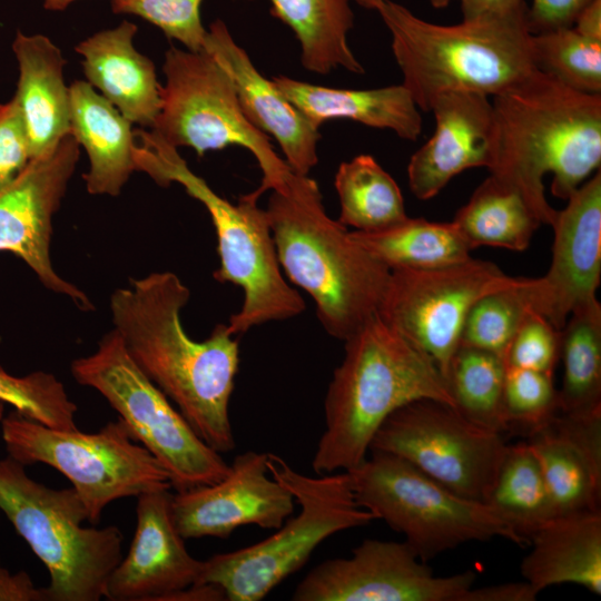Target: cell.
I'll list each match as a JSON object with an SVG mask.
<instances>
[{"label":"cell","mask_w":601,"mask_h":601,"mask_svg":"<svg viewBox=\"0 0 601 601\" xmlns=\"http://www.w3.org/2000/svg\"><path fill=\"white\" fill-rule=\"evenodd\" d=\"M189 288L171 272L131 279L110 296L114 329L139 370L176 405L196 434L220 454L235 447L229 402L239 343L227 324L204 341L185 331Z\"/></svg>","instance_id":"cell-1"},{"label":"cell","mask_w":601,"mask_h":601,"mask_svg":"<svg viewBox=\"0 0 601 601\" xmlns=\"http://www.w3.org/2000/svg\"><path fill=\"white\" fill-rule=\"evenodd\" d=\"M496 155L490 175L514 188L541 224L556 215L552 194L566 200L601 164V95L574 90L535 70L493 96Z\"/></svg>","instance_id":"cell-2"},{"label":"cell","mask_w":601,"mask_h":601,"mask_svg":"<svg viewBox=\"0 0 601 601\" xmlns=\"http://www.w3.org/2000/svg\"><path fill=\"white\" fill-rule=\"evenodd\" d=\"M265 210L280 268L311 295L326 333L344 342L377 315L391 269L326 214L309 175L293 173Z\"/></svg>","instance_id":"cell-3"},{"label":"cell","mask_w":601,"mask_h":601,"mask_svg":"<svg viewBox=\"0 0 601 601\" xmlns=\"http://www.w3.org/2000/svg\"><path fill=\"white\" fill-rule=\"evenodd\" d=\"M344 343V357L326 391L325 428L312 461L318 475L357 466L380 426L403 405L432 398L454 407L435 362L378 315Z\"/></svg>","instance_id":"cell-4"},{"label":"cell","mask_w":601,"mask_h":601,"mask_svg":"<svg viewBox=\"0 0 601 601\" xmlns=\"http://www.w3.org/2000/svg\"><path fill=\"white\" fill-rule=\"evenodd\" d=\"M392 38L402 85L422 111L454 90L495 96L535 71L528 4L442 26L383 0L377 9Z\"/></svg>","instance_id":"cell-5"},{"label":"cell","mask_w":601,"mask_h":601,"mask_svg":"<svg viewBox=\"0 0 601 601\" xmlns=\"http://www.w3.org/2000/svg\"><path fill=\"white\" fill-rule=\"evenodd\" d=\"M140 145L134 149L136 170L146 173L160 186L177 183L207 209L217 236L219 267L214 278L230 283L244 292L238 312L229 317L230 334L240 335L252 327L293 318L305 311L300 294L284 278L266 210L253 194L233 204L215 193L194 174L177 148L154 131L138 129Z\"/></svg>","instance_id":"cell-6"},{"label":"cell","mask_w":601,"mask_h":601,"mask_svg":"<svg viewBox=\"0 0 601 601\" xmlns=\"http://www.w3.org/2000/svg\"><path fill=\"white\" fill-rule=\"evenodd\" d=\"M0 510L46 565L48 601L105 598L122 559L124 535L116 525L82 526L88 513L73 487H48L8 456L0 460Z\"/></svg>","instance_id":"cell-7"},{"label":"cell","mask_w":601,"mask_h":601,"mask_svg":"<svg viewBox=\"0 0 601 601\" xmlns=\"http://www.w3.org/2000/svg\"><path fill=\"white\" fill-rule=\"evenodd\" d=\"M267 464L272 476L293 494L300 511L265 540L203 561L197 583L218 585L228 601L264 599L298 571L324 540L375 520L355 502L347 472L308 476L273 453H268Z\"/></svg>","instance_id":"cell-8"},{"label":"cell","mask_w":601,"mask_h":601,"mask_svg":"<svg viewBox=\"0 0 601 601\" xmlns=\"http://www.w3.org/2000/svg\"><path fill=\"white\" fill-rule=\"evenodd\" d=\"M368 453L346 471L355 502L402 533L422 561L469 541L495 536L524 545L486 503L454 493L397 455Z\"/></svg>","instance_id":"cell-9"},{"label":"cell","mask_w":601,"mask_h":601,"mask_svg":"<svg viewBox=\"0 0 601 601\" xmlns=\"http://www.w3.org/2000/svg\"><path fill=\"white\" fill-rule=\"evenodd\" d=\"M1 432L8 456L24 466L47 464L71 482L93 525L116 500L171 487L165 469L119 417L83 433L52 428L12 411L2 417Z\"/></svg>","instance_id":"cell-10"},{"label":"cell","mask_w":601,"mask_h":601,"mask_svg":"<svg viewBox=\"0 0 601 601\" xmlns=\"http://www.w3.org/2000/svg\"><path fill=\"white\" fill-rule=\"evenodd\" d=\"M71 374L106 398L132 439L165 469L176 492L213 484L228 473L221 454L196 434L139 370L115 329L102 336L92 354L71 363Z\"/></svg>","instance_id":"cell-11"},{"label":"cell","mask_w":601,"mask_h":601,"mask_svg":"<svg viewBox=\"0 0 601 601\" xmlns=\"http://www.w3.org/2000/svg\"><path fill=\"white\" fill-rule=\"evenodd\" d=\"M162 71L166 83L151 131L175 148L194 149L198 157L228 146L247 149L263 174L259 187L252 191L258 198L286 187L292 169L268 136L246 118L229 73L210 52L171 47Z\"/></svg>","instance_id":"cell-12"},{"label":"cell","mask_w":601,"mask_h":601,"mask_svg":"<svg viewBox=\"0 0 601 601\" xmlns=\"http://www.w3.org/2000/svg\"><path fill=\"white\" fill-rule=\"evenodd\" d=\"M508 444L452 405L420 398L394 411L374 435L370 451L397 455L454 493L484 502Z\"/></svg>","instance_id":"cell-13"},{"label":"cell","mask_w":601,"mask_h":601,"mask_svg":"<svg viewBox=\"0 0 601 601\" xmlns=\"http://www.w3.org/2000/svg\"><path fill=\"white\" fill-rule=\"evenodd\" d=\"M520 278L472 257L442 268L391 269L377 315L427 354L445 377L473 304Z\"/></svg>","instance_id":"cell-14"},{"label":"cell","mask_w":601,"mask_h":601,"mask_svg":"<svg viewBox=\"0 0 601 601\" xmlns=\"http://www.w3.org/2000/svg\"><path fill=\"white\" fill-rule=\"evenodd\" d=\"M472 571L436 577L405 541L366 539L351 556L323 561L297 584L294 601H463Z\"/></svg>","instance_id":"cell-15"},{"label":"cell","mask_w":601,"mask_h":601,"mask_svg":"<svg viewBox=\"0 0 601 601\" xmlns=\"http://www.w3.org/2000/svg\"><path fill=\"white\" fill-rule=\"evenodd\" d=\"M79 156L80 146L69 134L53 151L32 158L0 190V250L21 258L47 289L68 296L78 307L89 311L93 305L86 293L60 277L50 257L52 218Z\"/></svg>","instance_id":"cell-16"},{"label":"cell","mask_w":601,"mask_h":601,"mask_svg":"<svg viewBox=\"0 0 601 601\" xmlns=\"http://www.w3.org/2000/svg\"><path fill=\"white\" fill-rule=\"evenodd\" d=\"M556 210L551 265L526 278L531 309L562 329L577 308L598 302L601 278V174L598 170Z\"/></svg>","instance_id":"cell-17"},{"label":"cell","mask_w":601,"mask_h":601,"mask_svg":"<svg viewBox=\"0 0 601 601\" xmlns=\"http://www.w3.org/2000/svg\"><path fill=\"white\" fill-rule=\"evenodd\" d=\"M268 453L237 455L219 481L176 492L171 499L175 525L184 539L227 538L237 528H279L295 510L293 494L268 469Z\"/></svg>","instance_id":"cell-18"},{"label":"cell","mask_w":601,"mask_h":601,"mask_svg":"<svg viewBox=\"0 0 601 601\" xmlns=\"http://www.w3.org/2000/svg\"><path fill=\"white\" fill-rule=\"evenodd\" d=\"M135 535L110 574L105 598L111 601H160L196 584L203 560L186 549L171 513L173 494L157 490L137 496Z\"/></svg>","instance_id":"cell-19"},{"label":"cell","mask_w":601,"mask_h":601,"mask_svg":"<svg viewBox=\"0 0 601 601\" xmlns=\"http://www.w3.org/2000/svg\"><path fill=\"white\" fill-rule=\"evenodd\" d=\"M430 111L435 129L407 165L412 194L427 200L469 168L492 167L497 146V128L489 96L454 90L437 96Z\"/></svg>","instance_id":"cell-20"},{"label":"cell","mask_w":601,"mask_h":601,"mask_svg":"<svg viewBox=\"0 0 601 601\" xmlns=\"http://www.w3.org/2000/svg\"><path fill=\"white\" fill-rule=\"evenodd\" d=\"M203 49L229 73L249 122L277 141L294 174L308 176L318 161L319 129L283 95L272 78L257 70L221 20L209 26Z\"/></svg>","instance_id":"cell-21"},{"label":"cell","mask_w":601,"mask_h":601,"mask_svg":"<svg viewBox=\"0 0 601 601\" xmlns=\"http://www.w3.org/2000/svg\"><path fill=\"white\" fill-rule=\"evenodd\" d=\"M556 515L600 510L601 413L558 412L528 434Z\"/></svg>","instance_id":"cell-22"},{"label":"cell","mask_w":601,"mask_h":601,"mask_svg":"<svg viewBox=\"0 0 601 601\" xmlns=\"http://www.w3.org/2000/svg\"><path fill=\"white\" fill-rule=\"evenodd\" d=\"M138 28L127 20L78 43L89 82L131 124L152 128L161 107L162 86L152 61L134 47Z\"/></svg>","instance_id":"cell-23"},{"label":"cell","mask_w":601,"mask_h":601,"mask_svg":"<svg viewBox=\"0 0 601 601\" xmlns=\"http://www.w3.org/2000/svg\"><path fill=\"white\" fill-rule=\"evenodd\" d=\"M12 51L19 68L13 97L26 124L32 159L53 151L70 134V90L63 80L67 61L43 35L18 31Z\"/></svg>","instance_id":"cell-24"},{"label":"cell","mask_w":601,"mask_h":601,"mask_svg":"<svg viewBox=\"0 0 601 601\" xmlns=\"http://www.w3.org/2000/svg\"><path fill=\"white\" fill-rule=\"evenodd\" d=\"M521 574L539 593L573 583L601 595V510L555 515L529 539Z\"/></svg>","instance_id":"cell-25"},{"label":"cell","mask_w":601,"mask_h":601,"mask_svg":"<svg viewBox=\"0 0 601 601\" xmlns=\"http://www.w3.org/2000/svg\"><path fill=\"white\" fill-rule=\"evenodd\" d=\"M272 80L318 129L326 121L347 119L392 130L411 141L422 132L421 110L402 83L357 90L324 87L283 75Z\"/></svg>","instance_id":"cell-26"},{"label":"cell","mask_w":601,"mask_h":601,"mask_svg":"<svg viewBox=\"0 0 601 601\" xmlns=\"http://www.w3.org/2000/svg\"><path fill=\"white\" fill-rule=\"evenodd\" d=\"M70 90V135L88 155L83 175L91 195L118 196L136 170L132 124L93 87L77 80Z\"/></svg>","instance_id":"cell-27"},{"label":"cell","mask_w":601,"mask_h":601,"mask_svg":"<svg viewBox=\"0 0 601 601\" xmlns=\"http://www.w3.org/2000/svg\"><path fill=\"white\" fill-rule=\"evenodd\" d=\"M270 14L287 24L300 45V62L312 72L326 75L343 68L362 75L364 67L347 42L354 26L348 0H268Z\"/></svg>","instance_id":"cell-28"},{"label":"cell","mask_w":601,"mask_h":601,"mask_svg":"<svg viewBox=\"0 0 601 601\" xmlns=\"http://www.w3.org/2000/svg\"><path fill=\"white\" fill-rule=\"evenodd\" d=\"M453 225L471 250L480 246L525 250L541 221L522 195L489 176L455 214Z\"/></svg>","instance_id":"cell-29"},{"label":"cell","mask_w":601,"mask_h":601,"mask_svg":"<svg viewBox=\"0 0 601 601\" xmlns=\"http://www.w3.org/2000/svg\"><path fill=\"white\" fill-rule=\"evenodd\" d=\"M352 237L390 269H434L470 259L471 248L452 221L410 218L376 231H351Z\"/></svg>","instance_id":"cell-30"},{"label":"cell","mask_w":601,"mask_h":601,"mask_svg":"<svg viewBox=\"0 0 601 601\" xmlns=\"http://www.w3.org/2000/svg\"><path fill=\"white\" fill-rule=\"evenodd\" d=\"M484 503L528 545L530 536L556 515L540 463L528 442L506 446Z\"/></svg>","instance_id":"cell-31"},{"label":"cell","mask_w":601,"mask_h":601,"mask_svg":"<svg viewBox=\"0 0 601 601\" xmlns=\"http://www.w3.org/2000/svg\"><path fill=\"white\" fill-rule=\"evenodd\" d=\"M562 386L559 412L570 415L601 413V304L573 311L561 329Z\"/></svg>","instance_id":"cell-32"},{"label":"cell","mask_w":601,"mask_h":601,"mask_svg":"<svg viewBox=\"0 0 601 601\" xmlns=\"http://www.w3.org/2000/svg\"><path fill=\"white\" fill-rule=\"evenodd\" d=\"M339 221L357 231H376L405 220L402 191L394 178L371 155L339 165L335 175Z\"/></svg>","instance_id":"cell-33"},{"label":"cell","mask_w":601,"mask_h":601,"mask_svg":"<svg viewBox=\"0 0 601 601\" xmlns=\"http://www.w3.org/2000/svg\"><path fill=\"white\" fill-rule=\"evenodd\" d=\"M505 370L496 354L460 344L445 376L457 412L501 434L509 431L502 403Z\"/></svg>","instance_id":"cell-34"},{"label":"cell","mask_w":601,"mask_h":601,"mask_svg":"<svg viewBox=\"0 0 601 601\" xmlns=\"http://www.w3.org/2000/svg\"><path fill=\"white\" fill-rule=\"evenodd\" d=\"M538 70L582 92L601 95V40L574 27L533 33Z\"/></svg>","instance_id":"cell-35"},{"label":"cell","mask_w":601,"mask_h":601,"mask_svg":"<svg viewBox=\"0 0 601 601\" xmlns=\"http://www.w3.org/2000/svg\"><path fill=\"white\" fill-rule=\"evenodd\" d=\"M521 277L513 286L483 295L471 307L461 335L463 345L504 355L519 326L533 312Z\"/></svg>","instance_id":"cell-36"},{"label":"cell","mask_w":601,"mask_h":601,"mask_svg":"<svg viewBox=\"0 0 601 601\" xmlns=\"http://www.w3.org/2000/svg\"><path fill=\"white\" fill-rule=\"evenodd\" d=\"M0 402L23 416L58 430H77L78 407L51 373L36 371L13 376L0 366Z\"/></svg>","instance_id":"cell-37"},{"label":"cell","mask_w":601,"mask_h":601,"mask_svg":"<svg viewBox=\"0 0 601 601\" xmlns=\"http://www.w3.org/2000/svg\"><path fill=\"white\" fill-rule=\"evenodd\" d=\"M502 403L509 431L519 428L528 435L559 412L553 375L506 367Z\"/></svg>","instance_id":"cell-38"},{"label":"cell","mask_w":601,"mask_h":601,"mask_svg":"<svg viewBox=\"0 0 601 601\" xmlns=\"http://www.w3.org/2000/svg\"><path fill=\"white\" fill-rule=\"evenodd\" d=\"M203 0H111L115 13L140 17L187 50L200 51L207 30L200 18Z\"/></svg>","instance_id":"cell-39"},{"label":"cell","mask_w":601,"mask_h":601,"mask_svg":"<svg viewBox=\"0 0 601 601\" xmlns=\"http://www.w3.org/2000/svg\"><path fill=\"white\" fill-rule=\"evenodd\" d=\"M561 329L544 316L529 312L504 355L506 367L528 368L553 375L560 358Z\"/></svg>","instance_id":"cell-40"},{"label":"cell","mask_w":601,"mask_h":601,"mask_svg":"<svg viewBox=\"0 0 601 601\" xmlns=\"http://www.w3.org/2000/svg\"><path fill=\"white\" fill-rule=\"evenodd\" d=\"M30 160L26 124L13 97L0 104V190L10 185Z\"/></svg>","instance_id":"cell-41"},{"label":"cell","mask_w":601,"mask_h":601,"mask_svg":"<svg viewBox=\"0 0 601 601\" xmlns=\"http://www.w3.org/2000/svg\"><path fill=\"white\" fill-rule=\"evenodd\" d=\"M593 0H532L528 19L532 33L572 27L578 14Z\"/></svg>","instance_id":"cell-42"},{"label":"cell","mask_w":601,"mask_h":601,"mask_svg":"<svg viewBox=\"0 0 601 601\" xmlns=\"http://www.w3.org/2000/svg\"><path fill=\"white\" fill-rule=\"evenodd\" d=\"M539 592L525 580L483 588L471 587L463 601H534Z\"/></svg>","instance_id":"cell-43"},{"label":"cell","mask_w":601,"mask_h":601,"mask_svg":"<svg viewBox=\"0 0 601 601\" xmlns=\"http://www.w3.org/2000/svg\"><path fill=\"white\" fill-rule=\"evenodd\" d=\"M0 601H48L45 588H37L24 571L10 573L0 566Z\"/></svg>","instance_id":"cell-44"},{"label":"cell","mask_w":601,"mask_h":601,"mask_svg":"<svg viewBox=\"0 0 601 601\" xmlns=\"http://www.w3.org/2000/svg\"><path fill=\"white\" fill-rule=\"evenodd\" d=\"M523 3H525L524 0H460L464 20L474 19L489 13L509 11Z\"/></svg>","instance_id":"cell-45"},{"label":"cell","mask_w":601,"mask_h":601,"mask_svg":"<svg viewBox=\"0 0 601 601\" xmlns=\"http://www.w3.org/2000/svg\"><path fill=\"white\" fill-rule=\"evenodd\" d=\"M572 27L585 37L601 40V0L590 2L578 14Z\"/></svg>","instance_id":"cell-46"},{"label":"cell","mask_w":601,"mask_h":601,"mask_svg":"<svg viewBox=\"0 0 601 601\" xmlns=\"http://www.w3.org/2000/svg\"><path fill=\"white\" fill-rule=\"evenodd\" d=\"M76 0H42L43 7L50 11H62Z\"/></svg>","instance_id":"cell-47"},{"label":"cell","mask_w":601,"mask_h":601,"mask_svg":"<svg viewBox=\"0 0 601 601\" xmlns=\"http://www.w3.org/2000/svg\"><path fill=\"white\" fill-rule=\"evenodd\" d=\"M357 4L366 9L377 10L383 3V0H355Z\"/></svg>","instance_id":"cell-48"},{"label":"cell","mask_w":601,"mask_h":601,"mask_svg":"<svg viewBox=\"0 0 601 601\" xmlns=\"http://www.w3.org/2000/svg\"><path fill=\"white\" fill-rule=\"evenodd\" d=\"M432 7L436 9L445 8L452 0H428Z\"/></svg>","instance_id":"cell-49"},{"label":"cell","mask_w":601,"mask_h":601,"mask_svg":"<svg viewBox=\"0 0 601 601\" xmlns=\"http://www.w3.org/2000/svg\"><path fill=\"white\" fill-rule=\"evenodd\" d=\"M3 412H4V404L0 402V422L3 417Z\"/></svg>","instance_id":"cell-50"}]
</instances>
